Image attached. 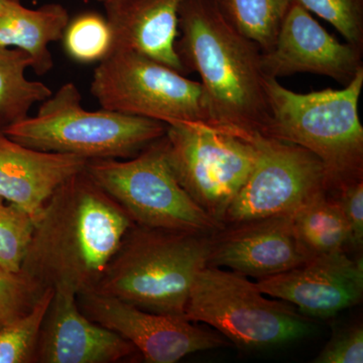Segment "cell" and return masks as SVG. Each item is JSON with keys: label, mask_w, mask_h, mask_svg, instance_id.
<instances>
[{"label": "cell", "mask_w": 363, "mask_h": 363, "mask_svg": "<svg viewBox=\"0 0 363 363\" xmlns=\"http://www.w3.org/2000/svg\"><path fill=\"white\" fill-rule=\"evenodd\" d=\"M176 50L186 73L201 77L212 123L245 136H267L269 108L262 50L238 32L215 0H185Z\"/></svg>", "instance_id": "cell-2"}, {"label": "cell", "mask_w": 363, "mask_h": 363, "mask_svg": "<svg viewBox=\"0 0 363 363\" xmlns=\"http://www.w3.org/2000/svg\"><path fill=\"white\" fill-rule=\"evenodd\" d=\"M90 92L101 108L167 124L214 125L201 83L156 60L113 50L98 63Z\"/></svg>", "instance_id": "cell-8"}, {"label": "cell", "mask_w": 363, "mask_h": 363, "mask_svg": "<svg viewBox=\"0 0 363 363\" xmlns=\"http://www.w3.org/2000/svg\"><path fill=\"white\" fill-rule=\"evenodd\" d=\"M101 4H107V2L111 1V0H98Z\"/></svg>", "instance_id": "cell-29"}, {"label": "cell", "mask_w": 363, "mask_h": 363, "mask_svg": "<svg viewBox=\"0 0 363 363\" xmlns=\"http://www.w3.org/2000/svg\"><path fill=\"white\" fill-rule=\"evenodd\" d=\"M362 51L341 44L309 11L291 2L274 45L262 52V69L267 77L312 73L347 85L363 68Z\"/></svg>", "instance_id": "cell-12"}, {"label": "cell", "mask_w": 363, "mask_h": 363, "mask_svg": "<svg viewBox=\"0 0 363 363\" xmlns=\"http://www.w3.org/2000/svg\"><path fill=\"white\" fill-rule=\"evenodd\" d=\"M328 21L348 44L363 50V0H291Z\"/></svg>", "instance_id": "cell-25"}, {"label": "cell", "mask_w": 363, "mask_h": 363, "mask_svg": "<svg viewBox=\"0 0 363 363\" xmlns=\"http://www.w3.org/2000/svg\"><path fill=\"white\" fill-rule=\"evenodd\" d=\"M54 293V289L48 286L28 312L0 326V363L33 362Z\"/></svg>", "instance_id": "cell-22"}, {"label": "cell", "mask_w": 363, "mask_h": 363, "mask_svg": "<svg viewBox=\"0 0 363 363\" xmlns=\"http://www.w3.org/2000/svg\"><path fill=\"white\" fill-rule=\"evenodd\" d=\"M308 259L293 217L274 216L231 224L213 234L208 266L260 279L292 269Z\"/></svg>", "instance_id": "cell-14"}, {"label": "cell", "mask_w": 363, "mask_h": 363, "mask_svg": "<svg viewBox=\"0 0 363 363\" xmlns=\"http://www.w3.org/2000/svg\"><path fill=\"white\" fill-rule=\"evenodd\" d=\"M334 190L350 226L351 247L359 250L363 243V179L345 182Z\"/></svg>", "instance_id": "cell-28"}, {"label": "cell", "mask_w": 363, "mask_h": 363, "mask_svg": "<svg viewBox=\"0 0 363 363\" xmlns=\"http://www.w3.org/2000/svg\"><path fill=\"white\" fill-rule=\"evenodd\" d=\"M292 217L298 242L309 259L351 247L350 226L337 199L329 197L328 191L316 196Z\"/></svg>", "instance_id": "cell-19"}, {"label": "cell", "mask_w": 363, "mask_h": 363, "mask_svg": "<svg viewBox=\"0 0 363 363\" xmlns=\"http://www.w3.org/2000/svg\"><path fill=\"white\" fill-rule=\"evenodd\" d=\"M66 54L82 64L99 63L108 56L112 47V30L101 14L81 13L69 21L63 38Z\"/></svg>", "instance_id": "cell-23"}, {"label": "cell", "mask_w": 363, "mask_h": 363, "mask_svg": "<svg viewBox=\"0 0 363 363\" xmlns=\"http://www.w3.org/2000/svg\"><path fill=\"white\" fill-rule=\"evenodd\" d=\"M269 297L297 307L306 317L329 318L357 305L363 295L362 259L346 252L317 255L281 274L257 279Z\"/></svg>", "instance_id": "cell-13"}, {"label": "cell", "mask_w": 363, "mask_h": 363, "mask_svg": "<svg viewBox=\"0 0 363 363\" xmlns=\"http://www.w3.org/2000/svg\"><path fill=\"white\" fill-rule=\"evenodd\" d=\"M35 224L28 212L0 197V266L6 271L21 272Z\"/></svg>", "instance_id": "cell-24"}, {"label": "cell", "mask_w": 363, "mask_h": 363, "mask_svg": "<svg viewBox=\"0 0 363 363\" xmlns=\"http://www.w3.org/2000/svg\"><path fill=\"white\" fill-rule=\"evenodd\" d=\"M6 1V0H0V6H1L4 2Z\"/></svg>", "instance_id": "cell-30"}, {"label": "cell", "mask_w": 363, "mask_h": 363, "mask_svg": "<svg viewBox=\"0 0 363 363\" xmlns=\"http://www.w3.org/2000/svg\"><path fill=\"white\" fill-rule=\"evenodd\" d=\"M33 61L26 52L0 45V128L30 116L33 105L42 104L52 91L26 76Z\"/></svg>", "instance_id": "cell-20"}, {"label": "cell", "mask_w": 363, "mask_h": 363, "mask_svg": "<svg viewBox=\"0 0 363 363\" xmlns=\"http://www.w3.org/2000/svg\"><path fill=\"white\" fill-rule=\"evenodd\" d=\"M185 0H111L104 4L113 50H130L186 74L176 50Z\"/></svg>", "instance_id": "cell-17"}, {"label": "cell", "mask_w": 363, "mask_h": 363, "mask_svg": "<svg viewBox=\"0 0 363 363\" xmlns=\"http://www.w3.org/2000/svg\"><path fill=\"white\" fill-rule=\"evenodd\" d=\"M313 362L362 363V326L348 327L334 333L330 341Z\"/></svg>", "instance_id": "cell-27"}, {"label": "cell", "mask_w": 363, "mask_h": 363, "mask_svg": "<svg viewBox=\"0 0 363 363\" xmlns=\"http://www.w3.org/2000/svg\"><path fill=\"white\" fill-rule=\"evenodd\" d=\"M185 318L213 327L245 348H264L309 335L312 323L293 305L269 300L238 272L207 266L198 274Z\"/></svg>", "instance_id": "cell-6"}, {"label": "cell", "mask_w": 363, "mask_h": 363, "mask_svg": "<svg viewBox=\"0 0 363 363\" xmlns=\"http://www.w3.org/2000/svg\"><path fill=\"white\" fill-rule=\"evenodd\" d=\"M76 297L86 316L126 339L147 362L175 363L226 343L219 332L196 326L186 318L145 311L94 290Z\"/></svg>", "instance_id": "cell-11"}, {"label": "cell", "mask_w": 363, "mask_h": 363, "mask_svg": "<svg viewBox=\"0 0 363 363\" xmlns=\"http://www.w3.org/2000/svg\"><path fill=\"white\" fill-rule=\"evenodd\" d=\"M257 161L231 203L224 224L274 216H292L329 190L323 164L309 150L269 136L257 135Z\"/></svg>", "instance_id": "cell-10"}, {"label": "cell", "mask_w": 363, "mask_h": 363, "mask_svg": "<svg viewBox=\"0 0 363 363\" xmlns=\"http://www.w3.org/2000/svg\"><path fill=\"white\" fill-rule=\"evenodd\" d=\"M222 14L262 52L274 44L291 0H215Z\"/></svg>", "instance_id": "cell-21"}, {"label": "cell", "mask_w": 363, "mask_h": 363, "mask_svg": "<svg viewBox=\"0 0 363 363\" xmlns=\"http://www.w3.org/2000/svg\"><path fill=\"white\" fill-rule=\"evenodd\" d=\"M133 222L86 169L50 198L21 272L42 289L94 290Z\"/></svg>", "instance_id": "cell-1"}, {"label": "cell", "mask_w": 363, "mask_h": 363, "mask_svg": "<svg viewBox=\"0 0 363 363\" xmlns=\"http://www.w3.org/2000/svg\"><path fill=\"white\" fill-rule=\"evenodd\" d=\"M212 236L133 223L94 291L145 311L185 318L193 284L208 266Z\"/></svg>", "instance_id": "cell-3"}, {"label": "cell", "mask_w": 363, "mask_h": 363, "mask_svg": "<svg viewBox=\"0 0 363 363\" xmlns=\"http://www.w3.org/2000/svg\"><path fill=\"white\" fill-rule=\"evenodd\" d=\"M54 291L33 362L112 363L135 353V346L126 339L81 311L75 293L65 289Z\"/></svg>", "instance_id": "cell-15"}, {"label": "cell", "mask_w": 363, "mask_h": 363, "mask_svg": "<svg viewBox=\"0 0 363 363\" xmlns=\"http://www.w3.org/2000/svg\"><path fill=\"white\" fill-rule=\"evenodd\" d=\"M44 290L23 272L0 266V326L28 312Z\"/></svg>", "instance_id": "cell-26"}, {"label": "cell", "mask_w": 363, "mask_h": 363, "mask_svg": "<svg viewBox=\"0 0 363 363\" xmlns=\"http://www.w3.org/2000/svg\"><path fill=\"white\" fill-rule=\"evenodd\" d=\"M87 162L84 157L26 147L0 130V197L25 210L35 223L52 194L84 171Z\"/></svg>", "instance_id": "cell-16"}, {"label": "cell", "mask_w": 363, "mask_h": 363, "mask_svg": "<svg viewBox=\"0 0 363 363\" xmlns=\"http://www.w3.org/2000/svg\"><path fill=\"white\" fill-rule=\"evenodd\" d=\"M86 171L138 225L206 234L224 227L179 183L164 136L128 159L90 160Z\"/></svg>", "instance_id": "cell-7"}, {"label": "cell", "mask_w": 363, "mask_h": 363, "mask_svg": "<svg viewBox=\"0 0 363 363\" xmlns=\"http://www.w3.org/2000/svg\"><path fill=\"white\" fill-rule=\"evenodd\" d=\"M167 128L145 117L104 108L87 111L77 86L68 82L40 104L35 116L9 124L1 131L26 147L90 161L135 157L162 138Z\"/></svg>", "instance_id": "cell-5"}, {"label": "cell", "mask_w": 363, "mask_h": 363, "mask_svg": "<svg viewBox=\"0 0 363 363\" xmlns=\"http://www.w3.org/2000/svg\"><path fill=\"white\" fill-rule=\"evenodd\" d=\"M267 136L304 147L323 164L329 190L363 176V128L358 104L363 68L341 90L296 93L267 77Z\"/></svg>", "instance_id": "cell-4"}, {"label": "cell", "mask_w": 363, "mask_h": 363, "mask_svg": "<svg viewBox=\"0 0 363 363\" xmlns=\"http://www.w3.org/2000/svg\"><path fill=\"white\" fill-rule=\"evenodd\" d=\"M69 21L68 9L62 4L28 9L20 0H6L0 6V45L26 52L33 70L45 75L54 67L49 45L62 40Z\"/></svg>", "instance_id": "cell-18"}, {"label": "cell", "mask_w": 363, "mask_h": 363, "mask_svg": "<svg viewBox=\"0 0 363 363\" xmlns=\"http://www.w3.org/2000/svg\"><path fill=\"white\" fill-rule=\"evenodd\" d=\"M255 138L190 123L168 125L164 133L167 157L179 183L222 226L257 161Z\"/></svg>", "instance_id": "cell-9"}]
</instances>
